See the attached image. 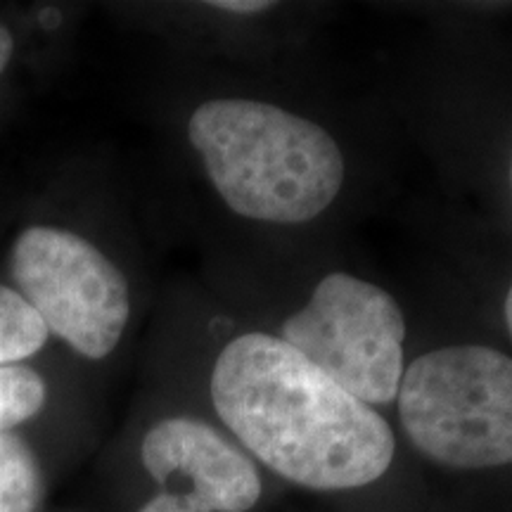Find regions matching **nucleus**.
Segmentation results:
<instances>
[{"mask_svg": "<svg viewBox=\"0 0 512 512\" xmlns=\"http://www.w3.org/2000/svg\"><path fill=\"white\" fill-rule=\"evenodd\" d=\"M399 415L434 463L484 470L512 463V358L479 344L434 349L403 370Z\"/></svg>", "mask_w": 512, "mask_h": 512, "instance_id": "3", "label": "nucleus"}, {"mask_svg": "<svg viewBox=\"0 0 512 512\" xmlns=\"http://www.w3.org/2000/svg\"><path fill=\"white\" fill-rule=\"evenodd\" d=\"M211 8L223 10V12H235V15H256V12L273 10V3L266 0H219V3H211Z\"/></svg>", "mask_w": 512, "mask_h": 512, "instance_id": "10", "label": "nucleus"}, {"mask_svg": "<svg viewBox=\"0 0 512 512\" xmlns=\"http://www.w3.org/2000/svg\"><path fill=\"white\" fill-rule=\"evenodd\" d=\"M46 403V382L27 366L0 368V432H10Z\"/></svg>", "mask_w": 512, "mask_h": 512, "instance_id": "9", "label": "nucleus"}, {"mask_svg": "<svg viewBox=\"0 0 512 512\" xmlns=\"http://www.w3.org/2000/svg\"><path fill=\"white\" fill-rule=\"evenodd\" d=\"M211 401L261 463L316 491L373 484L394 460V432L280 337L247 332L211 370Z\"/></svg>", "mask_w": 512, "mask_h": 512, "instance_id": "1", "label": "nucleus"}, {"mask_svg": "<svg viewBox=\"0 0 512 512\" xmlns=\"http://www.w3.org/2000/svg\"><path fill=\"white\" fill-rule=\"evenodd\" d=\"M280 332L283 342L358 401L382 406L399 394L406 318L382 287L349 273L325 275Z\"/></svg>", "mask_w": 512, "mask_h": 512, "instance_id": "4", "label": "nucleus"}, {"mask_svg": "<svg viewBox=\"0 0 512 512\" xmlns=\"http://www.w3.org/2000/svg\"><path fill=\"white\" fill-rule=\"evenodd\" d=\"M505 323H508V330L512 337V287H510L508 297H505Z\"/></svg>", "mask_w": 512, "mask_h": 512, "instance_id": "12", "label": "nucleus"}, {"mask_svg": "<svg viewBox=\"0 0 512 512\" xmlns=\"http://www.w3.org/2000/svg\"><path fill=\"white\" fill-rule=\"evenodd\" d=\"M48 328L17 290L0 283V368L19 366L48 342Z\"/></svg>", "mask_w": 512, "mask_h": 512, "instance_id": "8", "label": "nucleus"}, {"mask_svg": "<svg viewBox=\"0 0 512 512\" xmlns=\"http://www.w3.org/2000/svg\"><path fill=\"white\" fill-rule=\"evenodd\" d=\"M12 50H15V41H12V34L3 27V24H0V74H3L5 67H8Z\"/></svg>", "mask_w": 512, "mask_h": 512, "instance_id": "11", "label": "nucleus"}, {"mask_svg": "<svg viewBox=\"0 0 512 512\" xmlns=\"http://www.w3.org/2000/svg\"><path fill=\"white\" fill-rule=\"evenodd\" d=\"M17 292L38 313L50 335L81 356H110L131 316L124 273L81 235L34 226L12 245Z\"/></svg>", "mask_w": 512, "mask_h": 512, "instance_id": "5", "label": "nucleus"}, {"mask_svg": "<svg viewBox=\"0 0 512 512\" xmlns=\"http://www.w3.org/2000/svg\"><path fill=\"white\" fill-rule=\"evenodd\" d=\"M41 491L34 451L19 434L0 432V512H34Z\"/></svg>", "mask_w": 512, "mask_h": 512, "instance_id": "7", "label": "nucleus"}, {"mask_svg": "<svg viewBox=\"0 0 512 512\" xmlns=\"http://www.w3.org/2000/svg\"><path fill=\"white\" fill-rule=\"evenodd\" d=\"M188 138L209 181L235 214L304 223L335 202L344 157L316 121L259 100H209L192 112Z\"/></svg>", "mask_w": 512, "mask_h": 512, "instance_id": "2", "label": "nucleus"}, {"mask_svg": "<svg viewBox=\"0 0 512 512\" xmlns=\"http://www.w3.org/2000/svg\"><path fill=\"white\" fill-rule=\"evenodd\" d=\"M140 456L162 494L138 512H247L261 496L252 460L202 420L157 422Z\"/></svg>", "mask_w": 512, "mask_h": 512, "instance_id": "6", "label": "nucleus"}, {"mask_svg": "<svg viewBox=\"0 0 512 512\" xmlns=\"http://www.w3.org/2000/svg\"><path fill=\"white\" fill-rule=\"evenodd\" d=\"M510 183H512V162H510Z\"/></svg>", "mask_w": 512, "mask_h": 512, "instance_id": "13", "label": "nucleus"}]
</instances>
